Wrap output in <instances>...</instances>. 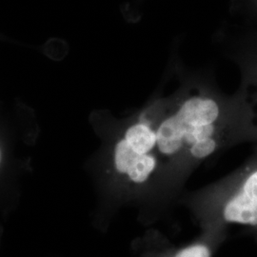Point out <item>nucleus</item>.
<instances>
[{"instance_id":"423d86ee","label":"nucleus","mask_w":257,"mask_h":257,"mask_svg":"<svg viewBox=\"0 0 257 257\" xmlns=\"http://www.w3.org/2000/svg\"><path fill=\"white\" fill-rule=\"evenodd\" d=\"M248 80H249V87L253 92L252 99L254 108L250 109V117L252 119L253 115L257 116V55H254V59L252 58L249 62L248 68Z\"/></svg>"},{"instance_id":"20e7f679","label":"nucleus","mask_w":257,"mask_h":257,"mask_svg":"<svg viewBox=\"0 0 257 257\" xmlns=\"http://www.w3.org/2000/svg\"><path fill=\"white\" fill-rule=\"evenodd\" d=\"M123 138L140 154H152L157 150L156 131L146 123L140 122L128 127Z\"/></svg>"},{"instance_id":"f03ea898","label":"nucleus","mask_w":257,"mask_h":257,"mask_svg":"<svg viewBox=\"0 0 257 257\" xmlns=\"http://www.w3.org/2000/svg\"><path fill=\"white\" fill-rule=\"evenodd\" d=\"M113 161L115 170L135 185L146 183L157 167V158L154 153L140 154L131 147L124 138L115 145Z\"/></svg>"},{"instance_id":"f257e3e1","label":"nucleus","mask_w":257,"mask_h":257,"mask_svg":"<svg viewBox=\"0 0 257 257\" xmlns=\"http://www.w3.org/2000/svg\"><path fill=\"white\" fill-rule=\"evenodd\" d=\"M216 211L222 225H241L257 230V156L228 184Z\"/></svg>"},{"instance_id":"39448f33","label":"nucleus","mask_w":257,"mask_h":257,"mask_svg":"<svg viewBox=\"0 0 257 257\" xmlns=\"http://www.w3.org/2000/svg\"><path fill=\"white\" fill-rule=\"evenodd\" d=\"M212 248L209 243L197 241L177 249L170 257H211Z\"/></svg>"},{"instance_id":"7ed1b4c3","label":"nucleus","mask_w":257,"mask_h":257,"mask_svg":"<svg viewBox=\"0 0 257 257\" xmlns=\"http://www.w3.org/2000/svg\"><path fill=\"white\" fill-rule=\"evenodd\" d=\"M175 115L184 126L211 125L219 118L220 107L217 102L209 97L193 96L184 102Z\"/></svg>"}]
</instances>
